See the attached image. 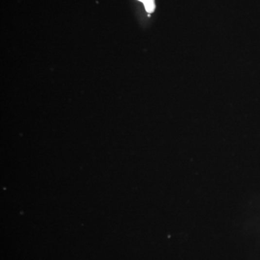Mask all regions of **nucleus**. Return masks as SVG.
Here are the masks:
<instances>
[{"instance_id": "1", "label": "nucleus", "mask_w": 260, "mask_h": 260, "mask_svg": "<svg viewBox=\"0 0 260 260\" xmlns=\"http://www.w3.org/2000/svg\"><path fill=\"white\" fill-rule=\"evenodd\" d=\"M142 2L145 5V10L148 13H153L155 10V2L154 0H143Z\"/></svg>"}, {"instance_id": "2", "label": "nucleus", "mask_w": 260, "mask_h": 260, "mask_svg": "<svg viewBox=\"0 0 260 260\" xmlns=\"http://www.w3.org/2000/svg\"><path fill=\"white\" fill-rule=\"evenodd\" d=\"M138 1H143V0H138Z\"/></svg>"}]
</instances>
